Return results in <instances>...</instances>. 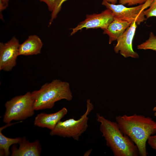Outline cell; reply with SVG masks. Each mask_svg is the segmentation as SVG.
<instances>
[{"instance_id": "cell-1", "label": "cell", "mask_w": 156, "mask_h": 156, "mask_svg": "<svg viewBox=\"0 0 156 156\" xmlns=\"http://www.w3.org/2000/svg\"><path fill=\"white\" fill-rule=\"evenodd\" d=\"M115 119L122 132L136 146L139 155L146 156V142L149 137L156 132V122L150 117L136 114L119 115Z\"/></svg>"}, {"instance_id": "cell-2", "label": "cell", "mask_w": 156, "mask_h": 156, "mask_svg": "<svg viewBox=\"0 0 156 156\" xmlns=\"http://www.w3.org/2000/svg\"><path fill=\"white\" fill-rule=\"evenodd\" d=\"M96 119L100 124L99 129L107 146L115 156L139 155L136 146L122 132L116 122L109 120L99 113L96 114Z\"/></svg>"}, {"instance_id": "cell-3", "label": "cell", "mask_w": 156, "mask_h": 156, "mask_svg": "<svg viewBox=\"0 0 156 156\" xmlns=\"http://www.w3.org/2000/svg\"><path fill=\"white\" fill-rule=\"evenodd\" d=\"M31 93L36 110L51 109L57 101L62 99L70 101L73 98L69 83L57 79L45 83L39 90Z\"/></svg>"}, {"instance_id": "cell-4", "label": "cell", "mask_w": 156, "mask_h": 156, "mask_svg": "<svg viewBox=\"0 0 156 156\" xmlns=\"http://www.w3.org/2000/svg\"><path fill=\"white\" fill-rule=\"evenodd\" d=\"M5 107L3 121L6 124L12 120H22L31 117L35 110L34 100L29 92L12 98L5 103Z\"/></svg>"}, {"instance_id": "cell-5", "label": "cell", "mask_w": 156, "mask_h": 156, "mask_svg": "<svg viewBox=\"0 0 156 156\" xmlns=\"http://www.w3.org/2000/svg\"><path fill=\"white\" fill-rule=\"evenodd\" d=\"M93 108L94 105L90 100L88 99L86 111L80 118L77 120L71 118L64 121H60L54 128L51 130L50 135L71 138L78 141L88 128V115Z\"/></svg>"}, {"instance_id": "cell-6", "label": "cell", "mask_w": 156, "mask_h": 156, "mask_svg": "<svg viewBox=\"0 0 156 156\" xmlns=\"http://www.w3.org/2000/svg\"><path fill=\"white\" fill-rule=\"evenodd\" d=\"M153 0H147L144 3L135 7L128 8L122 4H114L103 0L102 4L112 12L114 18L131 23L135 21L140 25L146 19L144 10L149 7Z\"/></svg>"}, {"instance_id": "cell-7", "label": "cell", "mask_w": 156, "mask_h": 156, "mask_svg": "<svg viewBox=\"0 0 156 156\" xmlns=\"http://www.w3.org/2000/svg\"><path fill=\"white\" fill-rule=\"evenodd\" d=\"M19 45L18 40L14 36L6 43L0 42V70L9 71L16 66Z\"/></svg>"}, {"instance_id": "cell-8", "label": "cell", "mask_w": 156, "mask_h": 156, "mask_svg": "<svg viewBox=\"0 0 156 156\" xmlns=\"http://www.w3.org/2000/svg\"><path fill=\"white\" fill-rule=\"evenodd\" d=\"M114 19L112 12L107 8L99 14L87 15L84 21L72 29L70 35L84 28L86 29L100 28L103 30L107 27Z\"/></svg>"}, {"instance_id": "cell-9", "label": "cell", "mask_w": 156, "mask_h": 156, "mask_svg": "<svg viewBox=\"0 0 156 156\" xmlns=\"http://www.w3.org/2000/svg\"><path fill=\"white\" fill-rule=\"evenodd\" d=\"M136 22L132 23L123 34L117 40V43L114 48L115 53H120L124 57H139L138 54L132 48V41L137 27Z\"/></svg>"}, {"instance_id": "cell-10", "label": "cell", "mask_w": 156, "mask_h": 156, "mask_svg": "<svg viewBox=\"0 0 156 156\" xmlns=\"http://www.w3.org/2000/svg\"><path fill=\"white\" fill-rule=\"evenodd\" d=\"M67 112V109L64 107L58 112L53 113H40L35 117L34 124L36 126L52 130Z\"/></svg>"}, {"instance_id": "cell-11", "label": "cell", "mask_w": 156, "mask_h": 156, "mask_svg": "<svg viewBox=\"0 0 156 156\" xmlns=\"http://www.w3.org/2000/svg\"><path fill=\"white\" fill-rule=\"evenodd\" d=\"M17 147L15 145L12 146L11 154V156H39L40 155L42 148L38 140L30 142L25 137L22 138Z\"/></svg>"}, {"instance_id": "cell-12", "label": "cell", "mask_w": 156, "mask_h": 156, "mask_svg": "<svg viewBox=\"0 0 156 156\" xmlns=\"http://www.w3.org/2000/svg\"><path fill=\"white\" fill-rule=\"evenodd\" d=\"M42 42L37 36H29L22 43L20 44L18 55L25 56L36 55L41 53Z\"/></svg>"}, {"instance_id": "cell-13", "label": "cell", "mask_w": 156, "mask_h": 156, "mask_svg": "<svg viewBox=\"0 0 156 156\" xmlns=\"http://www.w3.org/2000/svg\"><path fill=\"white\" fill-rule=\"evenodd\" d=\"M131 24L127 21L114 18L107 27L103 30V33L109 36V44L117 40Z\"/></svg>"}, {"instance_id": "cell-14", "label": "cell", "mask_w": 156, "mask_h": 156, "mask_svg": "<svg viewBox=\"0 0 156 156\" xmlns=\"http://www.w3.org/2000/svg\"><path fill=\"white\" fill-rule=\"evenodd\" d=\"M11 125L10 123H8L4 127L0 128V155L9 156L10 154L9 148L12 145L18 144L21 140L22 138L18 137L11 138L5 136L2 131L4 129Z\"/></svg>"}, {"instance_id": "cell-15", "label": "cell", "mask_w": 156, "mask_h": 156, "mask_svg": "<svg viewBox=\"0 0 156 156\" xmlns=\"http://www.w3.org/2000/svg\"><path fill=\"white\" fill-rule=\"evenodd\" d=\"M137 47L139 49H150L156 52V36L152 32H151L148 39L138 45Z\"/></svg>"}, {"instance_id": "cell-16", "label": "cell", "mask_w": 156, "mask_h": 156, "mask_svg": "<svg viewBox=\"0 0 156 156\" xmlns=\"http://www.w3.org/2000/svg\"><path fill=\"white\" fill-rule=\"evenodd\" d=\"M67 0H56L55 5L53 11L52 12L51 18L50 20L49 25L50 26L52 23L54 19L55 18L60 11L62 4Z\"/></svg>"}, {"instance_id": "cell-17", "label": "cell", "mask_w": 156, "mask_h": 156, "mask_svg": "<svg viewBox=\"0 0 156 156\" xmlns=\"http://www.w3.org/2000/svg\"><path fill=\"white\" fill-rule=\"evenodd\" d=\"M144 13L146 19L152 16L156 17V0H153L149 8L144 10Z\"/></svg>"}, {"instance_id": "cell-18", "label": "cell", "mask_w": 156, "mask_h": 156, "mask_svg": "<svg viewBox=\"0 0 156 156\" xmlns=\"http://www.w3.org/2000/svg\"><path fill=\"white\" fill-rule=\"evenodd\" d=\"M147 0H119V3L123 5L127 4L128 6L142 4L145 3Z\"/></svg>"}, {"instance_id": "cell-19", "label": "cell", "mask_w": 156, "mask_h": 156, "mask_svg": "<svg viewBox=\"0 0 156 156\" xmlns=\"http://www.w3.org/2000/svg\"><path fill=\"white\" fill-rule=\"evenodd\" d=\"M45 3L47 5L49 11H53L56 0H38Z\"/></svg>"}, {"instance_id": "cell-20", "label": "cell", "mask_w": 156, "mask_h": 156, "mask_svg": "<svg viewBox=\"0 0 156 156\" xmlns=\"http://www.w3.org/2000/svg\"><path fill=\"white\" fill-rule=\"evenodd\" d=\"M147 142L151 147L156 150V135L150 136Z\"/></svg>"}, {"instance_id": "cell-21", "label": "cell", "mask_w": 156, "mask_h": 156, "mask_svg": "<svg viewBox=\"0 0 156 156\" xmlns=\"http://www.w3.org/2000/svg\"><path fill=\"white\" fill-rule=\"evenodd\" d=\"M9 0H0V11L1 12L8 6Z\"/></svg>"}, {"instance_id": "cell-22", "label": "cell", "mask_w": 156, "mask_h": 156, "mask_svg": "<svg viewBox=\"0 0 156 156\" xmlns=\"http://www.w3.org/2000/svg\"><path fill=\"white\" fill-rule=\"evenodd\" d=\"M105 0L107 2L109 3H111L114 4H116L118 1V0Z\"/></svg>"}, {"instance_id": "cell-23", "label": "cell", "mask_w": 156, "mask_h": 156, "mask_svg": "<svg viewBox=\"0 0 156 156\" xmlns=\"http://www.w3.org/2000/svg\"><path fill=\"white\" fill-rule=\"evenodd\" d=\"M92 149H90L87 151L84 154V156H88L90 154L92 151Z\"/></svg>"}, {"instance_id": "cell-24", "label": "cell", "mask_w": 156, "mask_h": 156, "mask_svg": "<svg viewBox=\"0 0 156 156\" xmlns=\"http://www.w3.org/2000/svg\"><path fill=\"white\" fill-rule=\"evenodd\" d=\"M153 111L154 112V116H156V106L154 107L153 108Z\"/></svg>"}]
</instances>
